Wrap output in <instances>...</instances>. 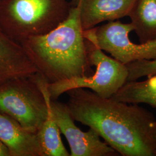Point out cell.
Masks as SVG:
<instances>
[{"instance_id": "obj_1", "label": "cell", "mask_w": 156, "mask_h": 156, "mask_svg": "<svg viewBox=\"0 0 156 156\" xmlns=\"http://www.w3.org/2000/svg\"><path fill=\"white\" fill-rule=\"evenodd\" d=\"M67 93L73 119L94 129L119 155L156 156V119L151 112L87 89Z\"/></svg>"}, {"instance_id": "obj_2", "label": "cell", "mask_w": 156, "mask_h": 156, "mask_svg": "<svg viewBox=\"0 0 156 156\" xmlns=\"http://www.w3.org/2000/svg\"><path fill=\"white\" fill-rule=\"evenodd\" d=\"M48 83L93 74L76 4L67 19L50 32L31 36L20 44Z\"/></svg>"}, {"instance_id": "obj_3", "label": "cell", "mask_w": 156, "mask_h": 156, "mask_svg": "<svg viewBox=\"0 0 156 156\" xmlns=\"http://www.w3.org/2000/svg\"><path fill=\"white\" fill-rule=\"evenodd\" d=\"M73 6L72 0H4L0 2V27L20 44L56 28Z\"/></svg>"}, {"instance_id": "obj_4", "label": "cell", "mask_w": 156, "mask_h": 156, "mask_svg": "<svg viewBox=\"0 0 156 156\" xmlns=\"http://www.w3.org/2000/svg\"><path fill=\"white\" fill-rule=\"evenodd\" d=\"M48 83L39 73L0 83V113L14 119L26 129L37 133L48 114L50 97Z\"/></svg>"}, {"instance_id": "obj_5", "label": "cell", "mask_w": 156, "mask_h": 156, "mask_svg": "<svg viewBox=\"0 0 156 156\" xmlns=\"http://www.w3.org/2000/svg\"><path fill=\"white\" fill-rule=\"evenodd\" d=\"M85 39V38H84ZM87 57L95 71L89 76L76 77L48 83L51 100H57L61 95L74 89H91L103 98H111L127 82L126 65L106 55L94 42L85 39Z\"/></svg>"}, {"instance_id": "obj_6", "label": "cell", "mask_w": 156, "mask_h": 156, "mask_svg": "<svg viewBox=\"0 0 156 156\" xmlns=\"http://www.w3.org/2000/svg\"><path fill=\"white\" fill-rule=\"evenodd\" d=\"M134 31L131 23L108 22L98 27L84 31V37L94 42L101 50L124 65L140 60L156 59V39L136 44L129 34Z\"/></svg>"}, {"instance_id": "obj_7", "label": "cell", "mask_w": 156, "mask_h": 156, "mask_svg": "<svg viewBox=\"0 0 156 156\" xmlns=\"http://www.w3.org/2000/svg\"><path fill=\"white\" fill-rule=\"evenodd\" d=\"M50 106L56 123L70 147L71 156H116L119 154L106 142H102L100 135L90 128L83 131L75 124L67 104L51 100Z\"/></svg>"}, {"instance_id": "obj_8", "label": "cell", "mask_w": 156, "mask_h": 156, "mask_svg": "<svg viewBox=\"0 0 156 156\" xmlns=\"http://www.w3.org/2000/svg\"><path fill=\"white\" fill-rule=\"evenodd\" d=\"M136 0H78L79 17L84 30L104 22L128 16Z\"/></svg>"}, {"instance_id": "obj_9", "label": "cell", "mask_w": 156, "mask_h": 156, "mask_svg": "<svg viewBox=\"0 0 156 156\" xmlns=\"http://www.w3.org/2000/svg\"><path fill=\"white\" fill-rule=\"evenodd\" d=\"M0 140L10 156H45L37 133L23 128L14 119L0 113Z\"/></svg>"}, {"instance_id": "obj_10", "label": "cell", "mask_w": 156, "mask_h": 156, "mask_svg": "<svg viewBox=\"0 0 156 156\" xmlns=\"http://www.w3.org/2000/svg\"><path fill=\"white\" fill-rule=\"evenodd\" d=\"M37 73L22 45L9 37L0 27V83Z\"/></svg>"}, {"instance_id": "obj_11", "label": "cell", "mask_w": 156, "mask_h": 156, "mask_svg": "<svg viewBox=\"0 0 156 156\" xmlns=\"http://www.w3.org/2000/svg\"><path fill=\"white\" fill-rule=\"evenodd\" d=\"M128 16L140 43L156 39V0H136Z\"/></svg>"}, {"instance_id": "obj_12", "label": "cell", "mask_w": 156, "mask_h": 156, "mask_svg": "<svg viewBox=\"0 0 156 156\" xmlns=\"http://www.w3.org/2000/svg\"><path fill=\"white\" fill-rule=\"evenodd\" d=\"M111 98L128 104H146L156 108V75L144 81L126 82Z\"/></svg>"}, {"instance_id": "obj_13", "label": "cell", "mask_w": 156, "mask_h": 156, "mask_svg": "<svg viewBox=\"0 0 156 156\" xmlns=\"http://www.w3.org/2000/svg\"><path fill=\"white\" fill-rule=\"evenodd\" d=\"M50 98L48 100V116L37 132L39 144L45 156H69L60 137V131L58 128L50 106Z\"/></svg>"}, {"instance_id": "obj_14", "label": "cell", "mask_w": 156, "mask_h": 156, "mask_svg": "<svg viewBox=\"0 0 156 156\" xmlns=\"http://www.w3.org/2000/svg\"><path fill=\"white\" fill-rule=\"evenodd\" d=\"M126 66L128 73L127 82L137 80L142 77L156 75V59L133 62Z\"/></svg>"}, {"instance_id": "obj_15", "label": "cell", "mask_w": 156, "mask_h": 156, "mask_svg": "<svg viewBox=\"0 0 156 156\" xmlns=\"http://www.w3.org/2000/svg\"><path fill=\"white\" fill-rule=\"evenodd\" d=\"M0 156H10L8 147L0 140Z\"/></svg>"}, {"instance_id": "obj_16", "label": "cell", "mask_w": 156, "mask_h": 156, "mask_svg": "<svg viewBox=\"0 0 156 156\" xmlns=\"http://www.w3.org/2000/svg\"><path fill=\"white\" fill-rule=\"evenodd\" d=\"M72 1H73V3L76 4V2H77V0H72Z\"/></svg>"}, {"instance_id": "obj_17", "label": "cell", "mask_w": 156, "mask_h": 156, "mask_svg": "<svg viewBox=\"0 0 156 156\" xmlns=\"http://www.w3.org/2000/svg\"><path fill=\"white\" fill-rule=\"evenodd\" d=\"M155 138L156 140V126H155Z\"/></svg>"}, {"instance_id": "obj_18", "label": "cell", "mask_w": 156, "mask_h": 156, "mask_svg": "<svg viewBox=\"0 0 156 156\" xmlns=\"http://www.w3.org/2000/svg\"><path fill=\"white\" fill-rule=\"evenodd\" d=\"M4 1V0H0V2H2V1Z\"/></svg>"}]
</instances>
